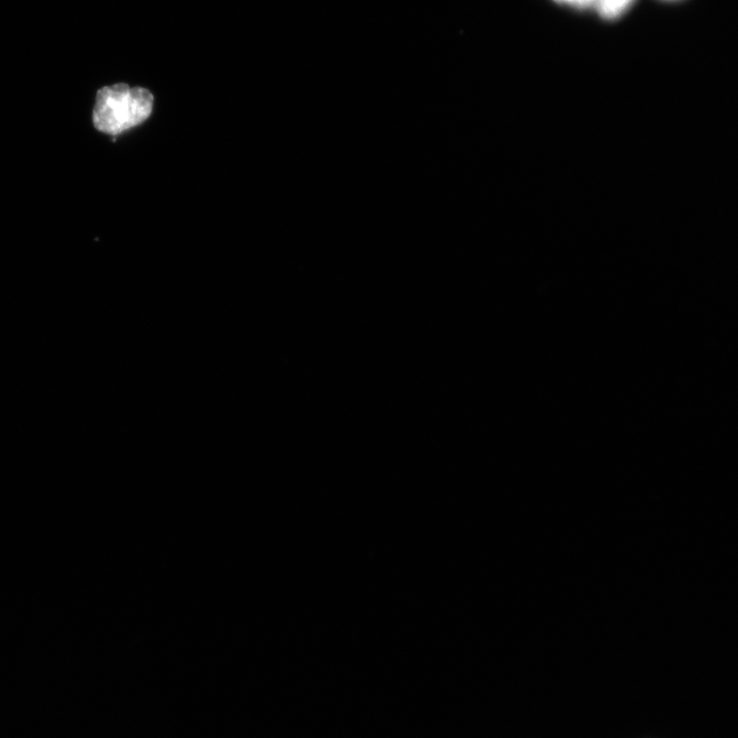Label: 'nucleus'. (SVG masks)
Masks as SVG:
<instances>
[{"label": "nucleus", "mask_w": 738, "mask_h": 738, "mask_svg": "<svg viewBox=\"0 0 738 738\" xmlns=\"http://www.w3.org/2000/svg\"><path fill=\"white\" fill-rule=\"evenodd\" d=\"M153 103V95L146 89H131L125 84L103 88L96 98L94 126L104 134L120 135L148 119Z\"/></svg>", "instance_id": "f257e3e1"}, {"label": "nucleus", "mask_w": 738, "mask_h": 738, "mask_svg": "<svg viewBox=\"0 0 738 738\" xmlns=\"http://www.w3.org/2000/svg\"><path fill=\"white\" fill-rule=\"evenodd\" d=\"M633 2L634 0H596L599 14L606 20L621 17Z\"/></svg>", "instance_id": "f03ea898"}, {"label": "nucleus", "mask_w": 738, "mask_h": 738, "mask_svg": "<svg viewBox=\"0 0 738 738\" xmlns=\"http://www.w3.org/2000/svg\"><path fill=\"white\" fill-rule=\"evenodd\" d=\"M556 2L583 9L596 3V0H556Z\"/></svg>", "instance_id": "7ed1b4c3"}]
</instances>
